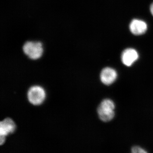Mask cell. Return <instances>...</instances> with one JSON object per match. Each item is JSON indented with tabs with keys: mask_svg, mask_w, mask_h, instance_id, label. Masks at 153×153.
Masks as SVG:
<instances>
[{
	"mask_svg": "<svg viewBox=\"0 0 153 153\" xmlns=\"http://www.w3.org/2000/svg\"><path fill=\"white\" fill-rule=\"evenodd\" d=\"M129 29L134 35L139 36L146 33L147 30V25L142 20L134 19L130 23Z\"/></svg>",
	"mask_w": 153,
	"mask_h": 153,
	"instance_id": "8992f818",
	"label": "cell"
},
{
	"mask_svg": "<svg viewBox=\"0 0 153 153\" xmlns=\"http://www.w3.org/2000/svg\"><path fill=\"white\" fill-rule=\"evenodd\" d=\"M16 129V125L12 120L5 119L0 123V136L6 137L13 133Z\"/></svg>",
	"mask_w": 153,
	"mask_h": 153,
	"instance_id": "52a82bcc",
	"label": "cell"
},
{
	"mask_svg": "<svg viewBox=\"0 0 153 153\" xmlns=\"http://www.w3.org/2000/svg\"><path fill=\"white\" fill-rule=\"evenodd\" d=\"M23 50L25 55L32 60L40 58L44 52L42 43L33 41L26 42L23 46Z\"/></svg>",
	"mask_w": 153,
	"mask_h": 153,
	"instance_id": "7a4b0ae2",
	"label": "cell"
},
{
	"mask_svg": "<svg viewBox=\"0 0 153 153\" xmlns=\"http://www.w3.org/2000/svg\"><path fill=\"white\" fill-rule=\"evenodd\" d=\"M151 12L152 13V15L153 16V3L151 5L150 7Z\"/></svg>",
	"mask_w": 153,
	"mask_h": 153,
	"instance_id": "30bf717a",
	"label": "cell"
},
{
	"mask_svg": "<svg viewBox=\"0 0 153 153\" xmlns=\"http://www.w3.org/2000/svg\"><path fill=\"white\" fill-rule=\"evenodd\" d=\"M28 99L30 103L35 105L42 104L46 97V93L43 88L33 86L28 91Z\"/></svg>",
	"mask_w": 153,
	"mask_h": 153,
	"instance_id": "3957f363",
	"label": "cell"
},
{
	"mask_svg": "<svg viewBox=\"0 0 153 153\" xmlns=\"http://www.w3.org/2000/svg\"><path fill=\"white\" fill-rule=\"evenodd\" d=\"M115 105L111 100H103L97 108V113L100 119L105 122L112 120L115 115Z\"/></svg>",
	"mask_w": 153,
	"mask_h": 153,
	"instance_id": "6da1fadb",
	"label": "cell"
},
{
	"mask_svg": "<svg viewBox=\"0 0 153 153\" xmlns=\"http://www.w3.org/2000/svg\"><path fill=\"white\" fill-rule=\"evenodd\" d=\"M138 58V54L136 50L131 48L126 49L121 55L122 61L127 66H131Z\"/></svg>",
	"mask_w": 153,
	"mask_h": 153,
	"instance_id": "5b68a950",
	"label": "cell"
},
{
	"mask_svg": "<svg viewBox=\"0 0 153 153\" xmlns=\"http://www.w3.org/2000/svg\"><path fill=\"white\" fill-rule=\"evenodd\" d=\"M5 137L3 136H1V138H0V139H1L0 143H1V145L3 143H4V142Z\"/></svg>",
	"mask_w": 153,
	"mask_h": 153,
	"instance_id": "9c48e42d",
	"label": "cell"
},
{
	"mask_svg": "<svg viewBox=\"0 0 153 153\" xmlns=\"http://www.w3.org/2000/svg\"><path fill=\"white\" fill-rule=\"evenodd\" d=\"M132 152L133 153H146V151L143 148L139 146H134L132 148Z\"/></svg>",
	"mask_w": 153,
	"mask_h": 153,
	"instance_id": "ba28073f",
	"label": "cell"
},
{
	"mask_svg": "<svg viewBox=\"0 0 153 153\" xmlns=\"http://www.w3.org/2000/svg\"><path fill=\"white\" fill-rule=\"evenodd\" d=\"M117 73L114 68L106 67L102 70L100 74L101 82L105 85H110L117 79Z\"/></svg>",
	"mask_w": 153,
	"mask_h": 153,
	"instance_id": "277c9868",
	"label": "cell"
}]
</instances>
